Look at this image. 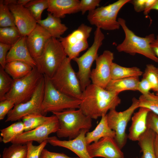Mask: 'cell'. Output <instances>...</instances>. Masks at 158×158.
I'll use <instances>...</instances> for the list:
<instances>
[{
	"mask_svg": "<svg viewBox=\"0 0 158 158\" xmlns=\"http://www.w3.org/2000/svg\"><path fill=\"white\" fill-rule=\"evenodd\" d=\"M48 143L46 140L38 145H33V141H30L26 144L28 152L26 158H40L42 151Z\"/></svg>",
	"mask_w": 158,
	"mask_h": 158,
	"instance_id": "37",
	"label": "cell"
},
{
	"mask_svg": "<svg viewBox=\"0 0 158 158\" xmlns=\"http://www.w3.org/2000/svg\"><path fill=\"white\" fill-rule=\"evenodd\" d=\"M59 128L58 119L54 114L52 118L47 123L33 130L24 132L11 142L25 144L30 141H35L40 144L47 140L50 134L56 133Z\"/></svg>",
	"mask_w": 158,
	"mask_h": 158,
	"instance_id": "14",
	"label": "cell"
},
{
	"mask_svg": "<svg viewBox=\"0 0 158 158\" xmlns=\"http://www.w3.org/2000/svg\"><path fill=\"white\" fill-rule=\"evenodd\" d=\"M153 147L155 158H158V136L156 134L154 140Z\"/></svg>",
	"mask_w": 158,
	"mask_h": 158,
	"instance_id": "47",
	"label": "cell"
},
{
	"mask_svg": "<svg viewBox=\"0 0 158 158\" xmlns=\"http://www.w3.org/2000/svg\"><path fill=\"white\" fill-rule=\"evenodd\" d=\"M147 128L152 130L158 136V115L150 111L147 117Z\"/></svg>",
	"mask_w": 158,
	"mask_h": 158,
	"instance_id": "39",
	"label": "cell"
},
{
	"mask_svg": "<svg viewBox=\"0 0 158 158\" xmlns=\"http://www.w3.org/2000/svg\"><path fill=\"white\" fill-rule=\"evenodd\" d=\"M138 100L139 107L146 108L158 115V95L150 92L142 95Z\"/></svg>",
	"mask_w": 158,
	"mask_h": 158,
	"instance_id": "33",
	"label": "cell"
},
{
	"mask_svg": "<svg viewBox=\"0 0 158 158\" xmlns=\"http://www.w3.org/2000/svg\"><path fill=\"white\" fill-rule=\"evenodd\" d=\"M43 76L45 86L42 104L43 115L45 116L49 112H59L67 109H79L80 99L63 93L54 87L49 77Z\"/></svg>",
	"mask_w": 158,
	"mask_h": 158,
	"instance_id": "5",
	"label": "cell"
},
{
	"mask_svg": "<svg viewBox=\"0 0 158 158\" xmlns=\"http://www.w3.org/2000/svg\"><path fill=\"white\" fill-rule=\"evenodd\" d=\"M16 26L14 16L8 6L0 0V28Z\"/></svg>",
	"mask_w": 158,
	"mask_h": 158,
	"instance_id": "34",
	"label": "cell"
},
{
	"mask_svg": "<svg viewBox=\"0 0 158 158\" xmlns=\"http://www.w3.org/2000/svg\"><path fill=\"white\" fill-rule=\"evenodd\" d=\"M155 10L158 11V0L152 8L151 10Z\"/></svg>",
	"mask_w": 158,
	"mask_h": 158,
	"instance_id": "50",
	"label": "cell"
},
{
	"mask_svg": "<svg viewBox=\"0 0 158 158\" xmlns=\"http://www.w3.org/2000/svg\"><path fill=\"white\" fill-rule=\"evenodd\" d=\"M15 105L14 103L9 99H6L0 101V120L4 119Z\"/></svg>",
	"mask_w": 158,
	"mask_h": 158,
	"instance_id": "40",
	"label": "cell"
},
{
	"mask_svg": "<svg viewBox=\"0 0 158 158\" xmlns=\"http://www.w3.org/2000/svg\"><path fill=\"white\" fill-rule=\"evenodd\" d=\"M100 0H81L80 1V11L84 15L87 11H92L99 6Z\"/></svg>",
	"mask_w": 158,
	"mask_h": 158,
	"instance_id": "38",
	"label": "cell"
},
{
	"mask_svg": "<svg viewBox=\"0 0 158 158\" xmlns=\"http://www.w3.org/2000/svg\"><path fill=\"white\" fill-rule=\"evenodd\" d=\"M119 94L91 84L82 92L79 109L86 115L96 119L120 104Z\"/></svg>",
	"mask_w": 158,
	"mask_h": 158,
	"instance_id": "1",
	"label": "cell"
},
{
	"mask_svg": "<svg viewBox=\"0 0 158 158\" xmlns=\"http://www.w3.org/2000/svg\"><path fill=\"white\" fill-rule=\"evenodd\" d=\"M142 78L147 80L152 87V90L156 92L158 91V69L152 64L146 66L142 75Z\"/></svg>",
	"mask_w": 158,
	"mask_h": 158,
	"instance_id": "36",
	"label": "cell"
},
{
	"mask_svg": "<svg viewBox=\"0 0 158 158\" xmlns=\"http://www.w3.org/2000/svg\"><path fill=\"white\" fill-rule=\"evenodd\" d=\"M140 81L139 77H137L111 80L105 89L119 94L126 90L137 91L138 86Z\"/></svg>",
	"mask_w": 158,
	"mask_h": 158,
	"instance_id": "24",
	"label": "cell"
},
{
	"mask_svg": "<svg viewBox=\"0 0 158 158\" xmlns=\"http://www.w3.org/2000/svg\"><path fill=\"white\" fill-rule=\"evenodd\" d=\"M92 28L84 24L67 36L59 39L67 57L71 60L78 57L80 53L88 47L87 39Z\"/></svg>",
	"mask_w": 158,
	"mask_h": 158,
	"instance_id": "11",
	"label": "cell"
},
{
	"mask_svg": "<svg viewBox=\"0 0 158 158\" xmlns=\"http://www.w3.org/2000/svg\"><path fill=\"white\" fill-rule=\"evenodd\" d=\"M27 144H12L3 149L1 158H26Z\"/></svg>",
	"mask_w": 158,
	"mask_h": 158,
	"instance_id": "31",
	"label": "cell"
},
{
	"mask_svg": "<svg viewBox=\"0 0 158 158\" xmlns=\"http://www.w3.org/2000/svg\"><path fill=\"white\" fill-rule=\"evenodd\" d=\"M149 109L140 107L138 111L133 114L131 117L132 123L129 129L128 138L132 141H138L141 136L145 132L147 126V118Z\"/></svg>",
	"mask_w": 158,
	"mask_h": 158,
	"instance_id": "21",
	"label": "cell"
},
{
	"mask_svg": "<svg viewBox=\"0 0 158 158\" xmlns=\"http://www.w3.org/2000/svg\"><path fill=\"white\" fill-rule=\"evenodd\" d=\"M151 48L154 54L158 58V35H157L151 44Z\"/></svg>",
	"mask_w": 158,
	"mask_h": 158,
	"instance_id": "46",
	"label": "cell"
},
{
	"mask_svg": "<svg viewBox=\"0 0 158 158\" xmlns=\"http://www.w3.org/2000/svg\"><path fill=\"white\" fill-rule=\"evenodd\" d=\"M30 1V0H18L17 4L24 6Z\"/></svg>",
	"mask_w": 158,
	"mask_h": 158,
	"instance_id": "49",
	"label": "cell"
},
{
	"mask_svg": "<svg viewBox=\"0 0 158 158\" xmlns=\"http://www.w3.org/2000/svg\"><path fill=\"white\" fill-rule=\"evenodd\" d=\"M44 86L43 76L31 98L26 102L15 105L8 114L5 121H17L30 114H40L43 115L42 104L44 97Z\"/></svg>",
	"mask_w": 158,
	"mask_h": 158,
	"instance_id": "12",
	"label": "cell"
},
{
	"mask_svg": "<svg viewBox=\"0 0 158 158\" xmlns=\"http://www.w3.org/2000/svg\"><path fill=\"white\" fill-rule=\"evenodd\" d=\"M52 37L44 28L37 24L27 36L26 43L30 53L34 59L40 56L45 45Z\"/></svg>",
	"mask_w": 158,
	"mask_h": 158,
	"instance_id": "18",
	"label": "cell"
},
{
	"mask_svg": "<svg viewBox=\"0 0 158 158\" xmlns=\"http://www.w3.org/2000/svg\"><path fill=\"white\" fill-rule=\"evenodd\" d=\"M89 130L83 129L75 138L68 140H61L55 136L49 137L47 142L54 146L66 148L74 153L79 158H92L87 149L85 136Z\"/></svg>",
	"mask_w": 158,
	"mask_h": 158,
	"instance_id": "16",
	"label": "cell"
},
{
	"mask_svg": "<svg viewBox=\"0 0 158 158\" xmlns=\"http://www.w3.org/2000/svg\"><path fill=\"white\" fill-rule=\"evenodd\" d=\"M156 133L147 128L138 140L142 155L140 158H155L153 147Z\"/></svg>",
	"mask_w": 158,
	"mask_h": 158,
	"instance_id": "25",
	"label": "cell"
},
{
	"mask_svg": "<svg viewBox=\"0 0 158 158\" xmlns=\"http://www.w3.org/2000/svg\"><path fill=\"white\" fill-rule=\"evenodd\" d=\"M138 158L137 157H134V158Z\"/></svg>",
	"mask_w": 158,
	"mask_h": 158,
	"instance_id": "52",
	"label": "cell"
},
{
	"mask_svg": "<svg viewBox=\"0 0 158 158\" xmlns=\"http://www.w3.org/2000/svg\"><path fill=\"white\" fill-rule=\"evenodd\" d=\"M48 13L54 17L61 18L66 14H70L80 11V0H48Z\"/></svg>",
	"mask_w": 158,
	"mask_h": 158,
	"instance_id": "20",
	"label": "cell"
},
{
	"mask_svg": "<svg viewBox=\"0 0 158 158\" xmlns=\"http://www.w3.org/2000/svg\"><path fill=\"white\" fill-rule=\"evenodd\" d=\"M17 1L16 0H3V3L7 6L12 4H17Z\"/></svg>",
	"mask_w": 158,
	"mask_h": 158,
	"instance_id": "48",
	"label": "cell"
},
{
	"mask_svg": "<svg viewBox=\"0 0 158 158\" xmlns=\"http://www.w3.org/2000/svg\"><path fill=\"white\" fill-rule=\"evenodd\" d=\"M143 72L137 67H127L113 62L111 69V80H116L131 77H139Z\"/></svg>",
	"mask_w": 158,
	"mask_h": 158,
	"instance_id": "27",
	"label": "cell"
},
{
	"mask_svg": "<svg viewBox=\"0 0 158 158\" xmlns=\"http://www.w3.org/2000/svg\"><path fill=\"white\" fill-rule=\"evenodd\" d=\"M53 115L46 116L40 114H32L26 115L21 119L25 127V132L33 130L47 123Z\"/></svg>",
	"mask_w": 158,
	"mask_h": 158,
	"instance_id": "29",
	"label": "cell"
},
{
	"mask_svg": "<svg viewBox=\"0 0 158 158\" xmlns=\"http://www.w3.org/2000/svg\"><path fill=\"white\" fill-rule=\"evenodd\" d=\"M130 0H118L108 5L98 7L89 12L87 19L90 23L101 29L106 30H118L120 25L117 20L118 13Z\"/></svg>",
	"mask_w": 158,
	"mask_h": 158,
	"instance_id": "8",
	"label": "cell"
},
{
	"mask_svg": "<svg viewBox=\"0 0 158 158\" xmlns=\"http://www.w3.org/2000/svg\"><path fill=\"white\" fill-rule=\"evenodd\" d=\"M13 14L16 26L22 36H28L37 24L36 20L24 6L17 4L8 6Z\"/></svg>",
	"mask_w": 158,
	"mask_h": 158,
	"instance_id": "17",
	"label": "cell"
},
{
	"mask_svg": "<svg viewBox=\"0 0 158 158\" xmlns=\"http://www.w3.org/2000/svg\"><path fill=\"white\" fill-rule=\"evenodd\" d=\"M157 0H146L145 10L144 11L145 15H147L151 10V9L155 5Z\"/></svg>",
	"mask_w": 158,
	"mask_h": 158,
	"instance_id": "45",
	"label": "cell"
},
{
	"mask_svg": "<svg viewBox=\"0 0 158 158\" xmlns=\"http://www.w3.org/2000/svg\"><path fill=\"white\" fill-rule=\"evenodd\" d=\"M118 21L124 32L125 37L123 42L117 46V50L133 55L136 54H140L158 63V58L151 46V43L155 38V35L151 34L145 37H139L128 28L124 19L119 18Z\"/></svg>",
	"mask_w": 158,
	"mask_h": 158,
	"instance_id": "3",
	"label": "cell"
},
{
	"mask_svg": "<svg viewBox=\"0 0 158 158\" xmlns=\"http://www.w3.org/2000/svg\"><path fill=\"white\" fill-rule=\"evenodd\" d=\"M48 6V0H30L24 7L37 22L42 20V13Z\"/></svg>",
	"mask_w": 158,
	"mask_h": 158,
	"instance_id": "32",
	"label": "cell"
},
{
	"mask_svg": "<svg viewBox=\"0 0 158 158\" xmlns=\"http://www.w3.org/2000/svg\"><path fill=\"white\" fill-rule=\"evenodd\" d=\"M43 77L37 67H34L26 76L13 80L11 87L6 95L5 99L12 101L15 105L26 102L32 96Z\"/></svg>",
	"mask_w": 158,
	"mask_h": 158,
	"instance_id": "9",
	"label": "cell"
},
{
	"mask_svg": "<svg viewBox=\"0 0 158 158\" xmlns=\"http://www.w3.org/2000/svg\"><path fill=\"white\" fill-rule=\"evenodd\" d=\"M13 80L0 66V101L5 100L6 95L10 90Z\"/></svg>",
	"mask_w": 158,
	"mask_h": 158,
	"instance_id": "35",
	"label": "cell"
},
{
	"mask_svg": "<svg viewBox=\"0 0 158 158\" xmlns=\"http://www.w3.org/2000/svg\"><path fill=\"white\" fill-rule=\"evenodd\" d=\"M157 68H158V67ZM156 94L158 95V91L156 92Z\"/></svg>",
	"mask_w": 158,
	"mask_h": 158,
	"instance_id": "51",
	"label": "cell"
},
{
	"mask_svg": "<svg viewBox=\"0 0 158 158\" xmlns=\"http://www.w3.org/2000/svg\"><path fill=\"white\" fill-rule=\"evenodd\" d=\"M138 108H139L138 100L133 97L131 105L126 109L118 112L116 109H112L107 114L108 125L115 132L114 139L121 149L126 145L128 138L126 132L127 124L134 111Z\"/></svg>",
	"mask_w": 158,
	"mask_h": 158,
	"instance_id": "10",
	"label": "cell"
},
{
	"mask_svg": "<svg viewBox=\"0 0 158 158\" xmlns=\"http://www.w3.org/2000/svg\"><path fill=\"white\" fill-rule=\"evenodd\" d=\"M1 141L4 143L11 142L25 132V127L22 121L15 122L0 130Z\"/></svg>",
	"mask_w": 158,
	"mask_h": 158,
	"instance_id": "28",
	"label": "cell"
},
{
	"mask_svg": "<svg viewBox=\"0 0 158 158\" xmlns=\"http://www.w3.org/2000/svg\"><path fill=\"white\" fill-rule=\"evenodd\" d=\"M11 46L0 42V66L4 68L6 62V58L7 53Z\"/></svg>",
	"mask_w": 158,
	"mask_h": 158,
	"instance_id": "42",
	"label": "cell"
},
{
	"mask_svg": "<svg viewBox=\"0 0 158 158\" xmlns=\"http://www.w3.org/2000/svg\"><path fill=\"white\" fill-rule=\"evenodd\" d=\"M21 36L16 26L0 28V42L12 46Z\"/></svg>",
	"mask_w": 158,
	"mask_h": 158,
	"instance_id": "30",
	"label": "cell"
},
{
	"mask_svg": "<svg viewBox=\"0 0 158 158\" xmlns=\"http://www.w3.org/2000/svg\"><path fill=\"white\" fill-rule=\"evenodd\" d=\"M40 158H79L78 157H72L63 153L50 152L46 149H44L42 152Z\"/></svg>",
	"mask_w": 158,
	"mask_h": 158,
	"instance_id": "41",
	"label": "cell"
},
{
	"mask_svg": "<svg viewBox=\"0 0 158 158\" xmlns=\"http://www.w3.org/2000/svg\"><path fill=\"white\" fill-rule=\"evenodd\" d=\"M87 149L92 158H124L121 149L113 138L106 137L87 146Z\"/></svg>",
	"mask_w": 158,
	"mask_h": 158,
	"instance_id": "15",
	"label": "cell"
},
{
	"mask_svg": "<svg viewBox=\"0 0 158 158\" xmlns=\"http://www.w3.org/2000/svg\"><path fill=\"white\" fill-rule=\"evenodd\" d=\"M146 1V0H130L129 3L133 5L136 11L140 12L145 10Z\"/></svg>",
	"mask_w": 158,
	"mask_h": 158,
	"instance_id": "44",
	"label": "cell"
},
{
	"mask_svg": "<svg viewBox=\"0 0 158 158\" xmlns=\"http://www.w3.org/2000/svg\"><path fill=\"white\" fill-rule=\"evenodd\" d=\"M46 30L52 37L59 39L68 30L65 24L62 23L61 18L56 17L48 13L46 18L37 22Z\"/></svg>",
	"mask_w": 158,
	"mask_h": 158,
	"instance_id": "22",
	"label": "cell"
},
{
	"mask_svg": "<svg viewBox=\"0 0 158 158\" xmlns=\"http://www.w3.org/2000/svg\"><path fill=\"white\" fill-rule=\"evenodd\" d=\"M94 41L91 46L82 56L73 60L78 66L76 73L82 92L91 84V68L92 64L98 56V51L102 44L105 36L101 29L97 28L94 32Z\"/></svg>",
	"mask_w": 158,
	"mask_h": 158,
	"instance_id": "7",
	"label": "cell"
},
{
	"mask_svg": "<svg viewBox=\"0 0 158 158\" xmlns=\"http://www.w3.org/2000/svg\"><path fill=\"white\" fill-rule=\"evenodd\" d=\"M71 60L67 57L50 80L54 87L63 93L81 99L82 94L80 83L71 64Z\"/></svg>",
	"mask_w": 158,
	"mask_h": 158,
	"instance_id": "6",
	"label": "cell"
},
{
	"mask_svg": "<svg viewBox=\"0 0 158 158\" xmlns=\"http://www.w3.org/2000/svg\"><path fill=\"white\" fill-rule=\"evenodd\" d=\"M76 109L52 113L59 122V128L56 133L58 138L73 139L79 135L82 130H89L91 128L92 119L85 114L80 109Z\"/></svg>",
	"mask_w": 158,
	"mask_h": 158,
	"instance_id": "2",
	"label": "cell"
},
{
	"mask_svg": "<svg viewBox=\"0 0 158 158\" xmlns=\"http://www.w3.org/2000/svg\"><path fill=\"white\" fill-rule=\"evenodd\" d=\"M115 136V132L108 125L106 114L101 117L100 122L93 130L87 133L85 139L88 145L97 142L103 137H109L114 138Z\"/></svg>",
	"mask_w": 158,
	"mask_h": 158,
	"instance_id": "23",
	"label": "cell"
},
{
	"mask_svg": "<svg viewBox=\"0 0 158 158\" xmlns=\"http://www.w3.org/2000/svg\"><path fill=\"white\" fill-rule=\"evenodd\" d=\"M114 55L109 50H104L95 60L96 67L92 70L90 79L92 84L105 89L111 80V69Z\"/></svg>",
	"mask_w": 158,
	"mask_h": 158,
	"instance_id": "13",
	"label": "cell"
},
{
	"mask_svg": "<svg viewBox=\"0 0 158 158\" xmlns=\"http://www.w3.org/2000/svg\"><path fill=\"white\" fill-rule=\"evenodd\" d=\"M26 39V36H21L11 47L6 56V63L13 61H20L28 63L33 68L36 66V62L28 47Z\"/></svg>",
	"mask_w": 158,
	"mask_h": 158,
	"instance_id": "19",
	"label": "cell"
},
{
	"mask_svg": "<svg viewBox=\"0 0 158 158\" xmlns=\"http://www.w3.org/2000/svg\"><path fill=\"white\" fill-rule=\"evenodd\" d=\"M152 89V87L150 82L146 79L142 78L139 81L137 88V91L140 92L142 95H145Z\"/></svg>",
	"mask_w": 158,
	"mask_h": 158,
	"instance_id": "43",
	"label": "cell"
},
{
	"mask_svg": "<svg viewBox=\"0 0 158 158\" xmlns=\"http://www.w3.org/2000/svg\"><path fill=\"white\" fill-rule=\"evenodd\" d=\"M33 67L28 63L20 61H13L6 63L4 70L13 80L25 77L32 70Z\"/></svg>",
	"mask_w": 158,
	"mask_h": 158,
	"instance_id": "26",
	"label": "cell"
},
{
	"mask_svg": "<svg viewBox=\"0 0 158 158\" xmlns=\"http://www.w3.org/2000/svg\"><path fill=\"white\" fill-rule=\"evenodd\" d=\"M67 57L59 39L52 37L47 42L40 56L34 59L39 72L51 78Z\"/></svg>",
	"mask_w": 158,
	"mask_h": 158,
	"instance_id": "4",
	"label": "cell"
}]
</instances>
